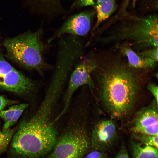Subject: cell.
Listing matches in <instances>:
<instances>
[{
    "label": "cell",
    "instance_id": "cell-21",
    "mask_svg": "<svg viewBox=\"0 0 158 158\" xmlns=\"http://www.w3.org/2000/svg\"><path fill=\"white\" fill-rule=\"evenodd\" d=\"M15 102H16L9 100L3 96L0 95V111L3 110L7 105Z\"/></svg>",
    "mask_w": 158,
    "mask_h": 158
},
{
    "label": "cell",
    "instance_id": "cell-5",
    "mask_svg": "<svg viewBox=\"0 0 158 158\" xmlns=\"http://www.w3.org/2000/svg\"><path fill=\"white\" fill-rule=\"evenodd\" d=\"M59 137L46 158H82L90 149L85 125L75 122Z\"/></svg>",
    "mask_w": 158,
    "mask_h": 158
},
{
    "label": "cell",
    "instance_id": "cell-14",
    "mask_svg": "<svg viewBox=\"0 0 158 158\" xmlns=\"http://www.w3.org/2000/svg\"><path fill=\"white\" fill-rule=\"evenodd\" d=\"M130 146L133 158H158L157 148L133 140Z\"/></svg>",
    "mask_w": 158,
    "mask_h": 158
},
{
    "label": "cell",
    "instance_id": "cell-19",
    "mask_svg": "<svg viewBox=\"0 0 158 158\" xmlns=\"http://www.w3.org/2000/svg\"><path fill=\"white\" fill-rule=\"evenodd\" d=\"M105 0H76L77 3L79 6H81L91 5L95 6L97 4Z\"/></svg>",
    "mask_w": 158,
    "mask_h": 158
},
{
    "label": "cell",
    "instance_id": "cell-12",
    "mask_svg": "<svg viewBox=\"0 0 158 158\" xmlns=\"http://www.w3.org/2000/svg\"><path fill=\"white\" fill-rule=\"evenodd\" d=\"M28 106V104L21 103L11 106L7 110L0 111V117L4 121L2 130L3 132L10 128L17 122Z\"/></svg>",
    "mask_w": 158,
    "mask_h": 158
},
{
    "label": "cell",
    "instance_id": "cell-2",
    "mask_svg": "<svg viewBox=\"0 0 158 158\" xmlns=\"http://www.w3.org/2000/svg\"><path fill=\"white\" fill-rule=\"evenodd\" d=\"M51 114L39 107L17 128L6 158H42L50 152L58 138Z\"/></svg>",
    "mask_w": 158,
    "mask_h": 158
},
{
    "label": "cell",
    "instance_id": "cell-15",
    "mask_svg": "<svg viewBox=\"0 0 158 158\" xmlns=\"http://www.w3.org/2000/svg\"><path fill=\"white\" fill-rule=\"evenodd\" d=\"M17 128H9L4 132L0 130V154L7 150Z\"/></svg>",
    "mask_w": 158,
    "mask_h": 158
},
{
    "label": "cell",
    "instance_id": "cell-20",
    "mask_svg": "<svg viewBox=\"0 0 158 158\" xmlns=\"http://www.w3.org/2000/svg\"><path fill=\"white\" fill-rule=\"evenodd\" d=\"M147 88L149 91L154 96L155 101L158 104V87L154 83H151L149 84Z\"/></svg>",
    "mask_w": 158,
    "mask_h": 158
},
{
    "label": "cell",
    "instance_id": "cell-17",
    "mask_svg": "<svg viewBox=\"0 0 158 158\" xmlns=\"http://www.w3.org/2000/svg\"><path fill=\"white\" fill-rule=\"evenodd\" d=\"M137 53L141 56L158 62V47L148 48Z\"/></svg>",
    "mask_w": 158,
    "mask_h": 158
},
{
    "label": "cell",
    "instance_id": "cell-6",
    "mask_svg": "<svg viewBox=\"0 0 158 158\" xmlns=\"http://www.w3.org/2000/svg\"><path fill=\"white\" fill-rule=\"evenodd\" d=\"M35 88L31 79L13 67L0 53V90L25 96L32 93Z\"/></svg>",
    "mask_w": 158,
    "mask_h": 158
},
{
    "label": "cell",
    "instance_id": "cell-11",
    "mask_svg": "<svg viewBox=\"0 0 158 158\" xmlns=\"http://www.w3.org/2000/svg\"><path fill=\"white\" fill-rule=\"evenodd\" d=\"M120 52L127 58L128 65L135 69H149L154 68L157 62L152 59L143 56L126 46H121L118 48Z\"/></svg>",
    "mask_w": 158,
    "mask_h": 158
},
{
    "label": "cell",
    "instance_id": "cell-7",
    "mask_svg": "<svg viewBox=\"0 0 158 158\" xmlns=\"http://www.w3.org/2000/svg\"><path fill=\"white\" fill-rule=\"evenodd\" d=\"M97 63L96 59L88 56L81 59L75 66L69 76L68 86L64 95L63 109L56 118V120L66 111L73 94L77 89L85 85L91 87H94L91 75L96 68Z\"/></svg>",
    "mask_w": 158,
    "mask_h": 158
},
{
    "label": "cell",
    "instance_id": "cell-4",
    "mask_svg": "<svg viewBox=\"0 0 158 158\" xmlns=\"http://www.w3.org/2000/svg\"><path fill=\"white\" fill-rule=\"evenodd\" d=\"M43 34L41 27L35 31L28 30L3 40L5 56L27 70L43 74L44 71L52 68L44 57L46 45L42 40Z\"/></svg>",
    "mask_w": 158,
    "mask_h": 158
},
{
    "label": "cell",
    "instance_id": "cell-8",
    "mask_svg": "<svg viewBox=\"0 0 158 158\" xmlns=\"http://www.w3.org/2000/svg\"><path fill=\"white\" fill-rule=\"evenodd\" d=\"M94 16L93 12L87 11L71 16L49 38L47 43L50 44L64 35H72L79 37L87 35L90 30Z\"/></svg>",
    "mask_w": 158,
    "mask_h": 158
},
{
    "label": "cell",
    "instance_id": "cell-22",
    "mask_svg": "<svg viewBox=\"0 0 158 158\" xmlns=\"http://www.w3.org/2000/svg\"><path fill=\"white\" fill-rule=\"evenodd\" d=\"M115 158H130L125 146L122 147Z\"/></svg>",
    "mask_w": 158,
    "mask_h": 158
},
{
    "label": "cell",
    "instance_id": "cell-13",
    "mask_svg": "<svg viewBox=\"0 0 158 158\" xmlns=\"http://www.w3.org/2000/svg\"><path fill=\"white\" fill-rule=\"evenodd\" d=\"M117 0H105L94 6L97 13V20L93 27L92 35L101 24L107 19L115 11L117 7Z\"/></svg>",
    "mask_w": 158,
    "mask_h": 158
},
{
    "label": "cell",
    "instance_id": "cell-18",
    "mask_svg": "<svg viewBox=\"0 0 158 158\" xmlns=\"http://www.w3.org/2000/svg\"><path fill=\"white\" fill-rule=\"evenodd\" d=\"M85 158H107L106 152L97 150H91L87 153Z\"/></svg>",
    "mask_w": 158,
    "mask_h": 158
},
{
    "label": "cell",
    "instance_id": "cell-3",
    "mask_svg": "<svg viewBox=\"0 0 158 158\" xmlns=\"http://www.w3.org/2000/svg\"><path fill=\"white\" fill-rule=\"evenodd\" d=\"M125 15L118 22L102 27L95 41L116 48L128 46L136 52L158 47L157 15L143 17Z\"/></svg>",
    "mask_w": 158,
    "mask_h": 158
},
{
    "label": "cell",
    "instance_id": "cell-16",
    "mask_svg": "<svg viewBox=\"0 0 158 158\" xmlns=\"http://www.w3.org/2000/svg\"><path fill=\"white\" fill-rule=\"evenodd\" d=\"M133 137L141 143L158 148V135H151L141 133H133Z\"/></svg>",
    "mask_w": 158,
    "mask_h": 158
},
{
    "label": "cell",
    "instance_id": "cell-9",
    "mask_svg": "<svg viewBox=\"0 0 158 158\" xmlns=\"http://www.w3.org/2000/svg\"><path fill=\"white\" fill-rule=\"evenodd\" d=\"M118 135L116 125L113 120L101 121L95 126L91 132L90 149L106 152L116 143Z\"/></svg>",
    "mask_w": 158,
    "mask_h": 158
},
{
    "label": "cell",
    "instance_id": "cell-1",
    "mask_svg": "<svg viewBox=\"0 0 158 158\" xmlns=\"http://www.w3.org/2000/svg\"><path fill=\"white\" fill-rule=\"evenodd\" d=\"M108 57L97 59V66L101 71V97L111 116L119 118L127 114L134 104L137 80L134 69L118 55Z\"/></svg>",
    "mask_w": 158,
    "mask_h": 158
},
{
    "label": "cell",
    "instance_id": "cell-10",
    "mask_svg": "<svg viewBox=\"0 0 158 158\" xmlns=\"http://www.w3.org/2000/svg\"><path fill=\"white\" fill-rule=\"evenodd\" d=\"M158 104L155 101L151 105L142 109L132 123L133 133L158 135Z\"/></svg>",
    "mask_w": 158,
    "mask_h": 158
},
{
    "label": "cell",
    "instance_id": "cell-23",
    "mask_svg": "<svg viewBox=\"0 0 158 158\" xmlns=\"http://www.w3.org/2000/svg\"><path fill=\"white\" fill-rule=\"evenodd\" d=\"M131 0H123V3L121 8L120 14L121 15L126 14V9Z\"/></svg>",
    "mask_w": 158,
    "mask_h": 158
},
{
    "label": "cell",
    "instance_id": "cell-24",
    "mask_svg": "<svg viewBox=\"0 0 158 158\" xmlns=\"http://www.w3.org/2000/svg\"><path fill=\"white\" fill-rule=\"evenodd\" d=\"M3 40H2L1 37L0 36V53H2L3 47Z\"/></svg>",
    "mask_w": 158,
    "mask_h": 158
}]
</instances>
